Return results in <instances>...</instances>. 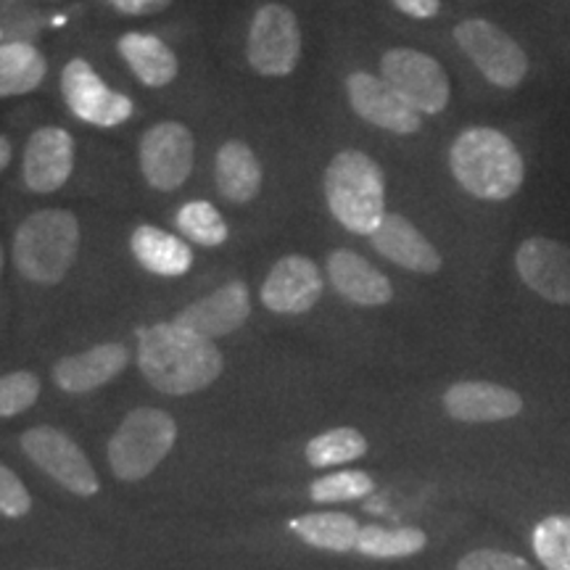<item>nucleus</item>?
Wrapping results in <instances>:
<instances>
[{
    "label": "nucleus",
    "mask_w": 570,
    "mask_h": 570,
    "mask_svg": "<svg viewBox=\"0 0 570 570\" xmlns=\"http://www.w3.org/2000/svg\"><path fill=\"white\" fill-rule=\"evenodd\" d=\"M32 510V497L19 475L0 465V515L3 518H24Z\"/></svg>",
    "instance_id": "nucleus-32"
},
{
    "label": "nucleus",
    "mask_w": 570,
    "mask_h": 570,
    "mask_svg": "<svg viewBox=\"0 0 570 570\" xmlns=\"http://www.w3.org/2000/svg\"><path fill=\"white\" fill-rule=\"evenodd\" d=\"M109 3L127 17H154V13L167 11L173 0H109Z\"/></svg>",
    "instance_id": "nucleus-34"
},
{
    "label": "nucleus",
    "mask_w": 570,
    "mask_h": 570,
    "mask_svg": "<svg viewBox=\"0 0 570 570\" xmlns=\"http://www.w3.org/2000/svg\"><path fill=\"white\" fill-rule=\"evenodd\" d=\"M381 77L420 117H436L449 106L452 82L441 63L415 48H391L381 59Z\"/></svg>",
    "instance_id": "nucleus-7"
},
{
    "label": "nucleus",
    "mask_w": 570,
    "mask_h": 570,
    "mask_svg": "<svg viewBox=\"0 0 570 570\" xmlns=\"http://www.w3.org/2000/svg\"><path fill=\"white\" fill-rule=\"evenodd\" d=\"M458 570H533L529 562L518 554L499 552V550H475L468 552L458 562Z\"/></svg>",
    "instance_id": "nucleus-33"
},
{
    "label": "nucleus",
    "mask_w": 570,
    "mask_h": 570,
    "mask_svg": "<svg viewBox=\"0 0 570 570\" xmlns=\"http://www.w3.org/2000/svg\"><path fill=\"white\" fill-rule=\"evenodd\" d=\"M428 544V537L420 529H383V525H365L360 529V539H356V550L367 558L377 560H396L410 558V554L423 552Z\"/></svg>",
    "instance_id": "nucleus-26"
},
{
    "label": "nucleus",
    "mask_w": 570,
    "mask_h": 570,
    "mask_svg": "<svg viewBox=\"0 0 570 570\" xmlns=\"http://www.w3.org/2000/svg\"><path fill=\"white\" fill-rule=\"evenodd\" d=\"M515 273L544 302L570 306V246L547 235H531L515 252Z\"/></svg>",
    "instance_id": "nucleus-12"
},
{
    "label": "nucleus",
    "mask_w": 570,
    "mask_h": 570,
    "mask_svg": "<svg viewBox=\"0 0 570 570\" xmlns=\"http://www.w3.org/2000/svg\"><path fill=\"white\" fill-rule=\"evenodd\" d=\"M135 259L140 262L148 273L161 277H180L194 265V252L185 246L177 235L159 230L154 225H140L130 238Z\"/></svg>",
    "instance_id": "nucleus-22"
},
{
    "label": "nucleus",
    "mask_w": 570,
    "mask_h": 570,
    "mask_svg": "<svg viewBox=\"0 0 570 570\" xmlns=\"http://www.w3.org/2000/svg\"><path fill=\"white\" fill-rule=\"evenodd\" d=\"M61 92L77 119L98 127H117L132 117V101L114 92L85 59H71L61 71Z\"/></svg>",
    "instance_id": "nucleus-11"
},
{
    "label": "nucleus",
    "mask_w": 570,
    "mask_h": 570,
    "mask_svg": "<svg viewBox=\"0 0 570 570\" xmlns=\"http://www.w3.org/2000/svg\"><path fill=\"white\" fill-rule=\"evenodd\" d=\"M454 40L487 80L499 90H518L529 77V56L518 40L487 19H465L454 27Z\"/></svg>",
    "instance_id": "nucleus-6"
},
{
    "label": "nucleus",
    "mask_w": 570,
    "mask_h": 570,
    "mask_svg": "<svg viewBox=\"0 0 570 570\" xmlns=\"http://www.w3.org/2000/svg\"><path fill=\"white\" fill-rule=\"evenodd\" d=\"M0 275H3V248H0Z\"/></svg>",
    "instance_id": "nucleus-37"
},
{
    "label": "nucleus",
    "mask_w": 570,
    "mask_h": 570,
    "mask_svg": "<svg viewBox=\"0 0 570 570\" xmlns=\"http://www.w3.org/2000/svg\"><path fill=\"white\" fill-rule=\"evenodd\" d=\"M177 441L173 415L156 407H140L122 420L109 441V465L119 481H142L161 465Z\"/></svg>",
    "instance_id": "nucleus-5"
},
{
    "label": "nucleus",
    "mask_w": 570,
    "mask_h": 570,
    "mask_svg": "<svg viewBox=\"0 0 570 570\" xmlns=\"http://www.w3.org/2000/svg\"><path fill=\"white\" fill-rule=\"evenodd\" d=\"M523 407L518 391L491 381H460L444 394L446 415L460 423H502L518 417Z\"/></svg>",
    "instance_id": "nucleus-16"
},
{
    "label": "nucleus",
    "mask_w": 570,
    "mask_h": 570,
    "mask_svg": "<svg viewBox=\"0 0 570 570\" xmlns=\"http://www.w3.org/2000/svg\"><path fill=\"white\" fill-rule=\"evenodd\" d=\"M119 53H122L127 67L132 69V75L148 88H167L180 71L173 48L164 40L154 38V35L127 32L119 40Z\"/></svg>",
    "instance_id": "nucleus-23"
},
{
    "label": "nucleus",
    "mask_w": 570,
    "mask_h": 570,
    "mask_svg": "<svg viewBox=\"0 0 570 570\" xmlns=\"http://www.w3.org/2000/svg\"><path fill=\"white\" fill-rule=\"evenodd\" d=\"M327 277L333 288L352 304L383 306L394 298V285L389 277L352 248H336L327 254Z\"/></svg>",
    "instance_id": "nucleus-19"
},
{
    "label": "nucleus",
    "mask_w": 570,
    "mask_h": 570,
    "mask_svg": "<svg viewBox=\"0 0 570 570\" xmlns=\"http://www.w3.org/2000/svg\"><path fill=\"white\" fill-rule=\"evenodd\" d=\"M325 202L348 233L370 238L386 217V177L365 151H341L325 169Z\"/></svg>",
    "instance_id": "nucleus-3"
},
{
    "label": "nucleus",
    "mask_w": 570,
    "mask_h": 570,
    "mask_svg": "<svg viewBox=\"0 0 570 570\" xmlns=\"http://www.w3.org/2000/svg\"><path fill=\"white\" fill-rule=\"evenodd\" d=\"M346 96L354 114L367 125L394 135H415L423 127L420 114L383 77L354 71L346 77Z\"/></svg>",
    "instance_id": "nucleus-13"
},
{
    "label": "nucleus",
    "mask_w": 570,
    "mask_h": 570,
    "mask_svg": "<svg viewBox=\"0 0 570 570\" xmlns=\"http://www.w3.org/2000/svg\"><path fill=\"white\" fill-rule=\"evenodd\" d=\"M531 544L547 570H570V515L539 520L531 533Z\"/></svg>",
    "instance_id": "nucleus-28"
},
{
    "label": "nucleus",
    "mask_w": 570,
    "mask_h": 570,
    "mask_svg": "<svg viewBox=\"0 0 570 570\" xmlns=\"http://www.w3.org/2000/svg\"><path fill=\"white\" fill-rule=\"evenodd\" d=\"M35 570H46V568H35Z\"/></svg>",
    "instance_id": "nucleus-38"
},
{
    "label": "nucleus",
    "mask_w": 570,
    "mask_h": 570,
    "mask_svg": "<svg viewBox=\"0 0 570 570\" xmlns=\"http://www.w3.org/2000/svg\"><path fill=\"white\" fill-rule=\"evenodd\" d=\"M248 63L262 77H285L302 59V27L288 6L267 3L254 13L246 46Z\"/></svg>",
    "instance_id": "nucleus-8"
},
{
    "label": "nucleus",
    "mask_w": 570,
    "mask_h": 570,
    "mask_svg": "<svg viewBox=\"0 0 570 570\" xmlns=\"http://www.w3.org/2000/svg\"><path fill=\"white\" fill-rule=\"evenodd\" d=\"M75 169V140L61 127H40L30 135L21 161L27 188L35 194H56Z\"/></svg>",
    "instance_id": "nucleus-15"
},
{
    "label": "nucleus",
    "mask_w": 570,
    "mask_h": 570,
    "mask_svg": "<svg viewBox=\"0 0 570 570\" xmlns=\"http://www.w3.org/2000/svg\"><path fill=\"white\" fill-rule=\"evenodd\" d=\"M138 365L156 391L188 396L217 381L223 373V354L214 341L173 320L138 331Z\"/></svg>",
    "instance_id": "nucleus-1"
},
{
    "label": "nucleus",
    "mask_w": 570,
    "mask_h": 570,
    "mask_svg": "<svg viewBox=\"0 0 570 570\" xmlns=\"http://www.w3.org/2000/svg\"><path fill=\"white\" fill-rule=\"evenodd\" d=\"M80 248V223L67 209H40L19 225L13 238V265L27 281L61 283Z\"/></svg>",
    "instance_id": "nucleus-4"
},
{
    "label": "nucleus",
    "mask_w": 570,
    "mask_h": 570,
    "mask_svg": "<svg viewBox=\"0 0 570 570\" xmlns=\"http://www.w3.org/2000/svg\"><path fill=\"white\" fill-rule=\"evenodd\" d=\"M449 169L460 188L479 202L504 204L525 183L520 148L497 127H468L449 146Z\"/></svg>",
    "instance_id": "nucleus-2"
},
{
    "label": "nucleus",
    "mask_w": 570,
    "mask_h": 570,
    "mask_svg": "<svg viewBox=\"0 0 570 570\" xmlns=\"http://www.w3.org/2000/svg\"><path fill=\"white\" fill-rule=\"evenodd\" d=\"M325 281L317 265L306 256H283L262 283L259 298L275 315H304L323 296Z\"/></svg>",
    "instance_id": "nucleus-14"
},
{
    "label": "nucleus",
    "mask_w": 570,
    "mask_h": 570,
    "mask_svg": "<svg viewBox=\"0 0 570 570\" xmlns=\"http://www.w3.org/2000/svg\"><path fill=\"white\" fill-rule=\"evenodd\" d=\"M252 315V302H248V285L235 281L223 285L214 294L198 298L190 306H185L175 317L177 325L188 327L204 338H223L238 331Z\"/></svg>",
    "instance_id": "nucleus-17"
},
{
    "label": "nucleus",
    "mask_w": 570,
    "mask_h": 570,
    "mask_svg": "<svg viewBox=\"0 0 570 570\" xmlns=\"http://www.w3.org/2000/svg\"><path fill=\"white\" fill-rule=\"evenodd\" d=\"M370 244L381 256H386L394 265L420 275H436L444 267V259L436 246L417 230L402 214L389 212L377 230L370 235Z\"/></svg>",
    "instance_id": "nucleus-18"
},
{
    "label": "nucleus",
    "mask_w": 570,
    "mask_h": 570,
    "mask_svg": "<svg viewBox=\"0 0 570 570\" xmlns=\"http://www.w3.org/2000/svg\"><path fill=\"white\" fill-rule=\"evenodd\" d=\"M375 483L367 473L362 470H344V473L325 475V479H317L312 483L309 497L320 504H333V502H354V499H362L373 494Z\"/></svg>",
    "instance_id": "nucleus-30"
},
{
    "label": "nucleus",
    "mask_w": 570,
    "mask_h": 570,
    "mask_svg": "<svg viewBox=\"0 0 570 570\" xmlns=\"http://www.w3.org/2000/svg\"><path fill=\"white\" fill-rule=\"evenodd\" d=\"M21 449L38 465L42 473L77 497H96L101 483H98L96 470L85 458L80 446L71 441L67 433L53 425H38L21 436Z\"/></svg>",
    "instance_id": "nucleus-9"
},
{
    "label": "nucleus",
    "mask_w": 570,
    "mask_h": 570,
    "mask_svg": "<svg viewBox=\"0 0 570 570\" xmlns=\"http://www.w3.org/2000/svg\"><path fill=\"white\" fill-rule=\"evenodd\" d=\"M404 17L412 19H433L441 9V0H391Z\"/></svg>",
    "instance_id": "nucleus-35"
},
{
    "label": "nucleus",
    "mask_w": 570,
    "mask_h": 570,
    "mask_svg": "<svg viewBox=\"0 0 570 570\" xmlns=\"http://www.w3.org/2000/svg\"><path fill=\"white\" fill-rule=\"evenodd\" d=\"M288 529L304 544L327 552L356 550V539H360V523L344 512H312V515L291 520Z\"/></svg>",
    "instance_id": "nucleus-25"
},
{
    "label": "nucleus",
    "mask_w": 570,
    "mask_h": 570,
    "mask_svg": "<svg viewBox=\"0 0 570 570\" xmlns=\"http://www.w3.org/2000/svg\"><path fill=\"white\" fill-rule=\"evenodd\" d=\"M217 190L233 204H252L262 190V164L246 142L227 140L214 161Z\"/></svg>",
    "instance_id": "nucleus-21"
},
{
    "label": "nucleus",
    "mask_w": 570,
    "mask_h": 570,
    "mask_svg": "<svg viewBox=\"0 0 570 570\" xmlns=\"http://www.w3.org/2000/svg\"><path fill=\"white\" fill-rule=\"evenodd\" d=\"M367 454V439L356 428H333L306 444V460L312 468H336Z\"/></svg>",
    "instance_id": "nucleus-27"
},
{
    "label": "nucleus",
    "mask_w": 570,
    "mask_h": 570,
    "mask_svg": "<svg viewBox=\"0 0 570 570\" xmlns=\"http://www.w3.org/2000/svg\"><path fill=\"white\" fill-rule=\"evenodd\" d=\"M140 173L156 190H177L194 173L196 140L180 122H159L140 138Z\"/></svg>",
    "instance_id": "nucleus-10"
},
{
    "label": "nucleus",
    "mask_w": 570,
    "mask_h": 570,
    "mask_svg": "<svg viewBox=\"0 0 570 570\" xmlns=\"http://www.w3.org/2000/svg\"><path fill=\"white\" fill-rule=\"evenodd\" d=\"M11 156H13V146L11 140L6 138V135H0V173H3L6 167L11 164Z\"/></svg>",
    "instance_id": "nucleus-36"
},
{
    "label": "nucleus",
    "mask_w": 570,
    "mask_h": 570,
    "mask_svg": "<svg viewBox=\"0 0 570 570\" xmlns=\"http://www.w3.org/2000/svg\"><path fill=\"white\" fill-rule=\"evenodd\" d=\"M40 396V377L30 370L0 375V417L21 415L38 402Z\"/></svg>",
    "instance_id": "nucleus-31"
},
{
    "label": "nucleus",
    "mask_w": 570,
    "mask_h": 570,
    "mask_svg": "<svg viewBox=\"0 0 570 570\" xmlns=\"http://www.w3.org/2000/svg\"><path fill=\"white\" fill-rule=\"evenodd\" d=\"M48 61L30 42H3L0 46V98L27 96L46 80Z\"/></svg>",
    "instance_id": "nucleus-24"
},
{
    "label": "nucleus",
    "mask_w": 570,
    "mask_h": 570,
    "mask_svg": "<svg viewBox=\"0 0 570 570\" xmlns=\"http://www.w3.org/2000/svg\"><path fill=\"white\" fill-rule=\"evenodd\" d=\"M177 227L188 240L198 246L214 248L223 246L227 240L225 217L209 202H188L177 212Z\"/></svg>",
    "instance_id": "nucleus-29"
},
{
    "label": "nucleus",
    "mask_w": 570,
    "mask_h": 570,
    "mask_svg": "<svg viewBox=\"0 0 570 570\" xmlns=\"http://www.w3.org/2000/svg\"><path fill=\"white\" fill-rule=\"evenodd\" d=\"M127 362H130V352L122 344L92 346L88 352L56 362L53 381L67 394H88L114 381L127 367Z\"/></svg>",
    "instance_id": "nucleus-20"
}]
</instances>
